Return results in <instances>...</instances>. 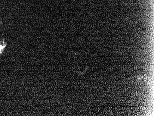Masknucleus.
Segmentation results:
<instances>
[{"instance_id":"f257e3e1","label":"nucleus","mask_w":154,"mask_h":116,"mask_svg":"<svg viewBox=\"0 0 154 116\" xmlns=\"http://www.w3.org/2000/svg\"><path fill=\"white\" fill-rule=\"evenodd\" d=\"M6 46V44L4 42V41H0V54H1L3 52Z\"/></svg>"}]
</instances>
